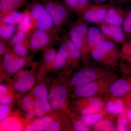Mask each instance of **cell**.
<instances>
[{
  "mask_svg": "<svg viewBox=\"0 0 131 131\" xmlns=\"http://www.w3.org/2000/svg\"><path fill=\"white\" fill-rule=\"evenodd\" d=\"M91 58L103 68L111 69L119 65L121 59V50L116 43L106 40L90 54Z\"/></svg>",
  "mask_w": 131,
  "mask_h": 131,
  "instance_id": "1",
  "label": "cell"
},
{
  "mask_svg": "<svg viewBox=\"0 0 131 131\" xmlns=\"http://www.w3.org/2000/svg\"><path fill=\"white\" fill-rule=\"evenodd\" d=\"M118 78V75L113 73L84 86L76 87L75 95L81 98L105 95L110 85Z\"/></svg>",
  "mask_w": 131,
  "mask_h": 131,
  "instance_id": "2",
  "label": "cell"
},
{
  "mask_svg": "<svg viewBox=\"0 0 131 131\" xmlns=\"http://www.w3.org/2000/svg\"><path fill=\"white\" fill-rule=\"evenodd\" d=\"M113 73L103 67H89L82 69L74 75L71 83L76 87L84 86Z\"/></svg>",
  "mask_w": 131,
  "mask_h": 131,
  "instance_id": "3",
  "label": "cell"
},
{
  "mask_svg": "<svg viewBox=\"0 0 131 131\" xmlns=\"http://www.w3.org/2000/svg\"><path fill=\"white\" fill-rule=\"evenodd\" d=\"M29 10L32 19L34 28L51 34L54 27H56L50 15L44 5L37 3L34 4Z\"/></svg>",
  "mask_w": 131,
  "mask_h": 131,
  "instance_id": "4",
  "label": "cell"
},
{
  "mask_svg": "<svg viewBox=\"0 0 131 131\" xmlns=\"http://www.w3.org/2000/svg\"><path fill=\"white\" fill-rule=\"evenodd\" d=\"M89 28L83 20H78L71 27L69 33L71 40L81 52L82 57L86 61L87 38Z\"/></svg>",
  "mask_w": 131,
  "mask_h": 131,
  "instance_id": "5",
  "label": "cell"
},
{
  "mask_svg": "<svg viewBox=\"0 0 131 131\" xmlns=\"http://www.w3.org/2000/svg\"><path fill=\"white\" fill-rule=\"evenodd\" d=\"M44 6L50 15L56 27H61L68 21V11L62 4L54 1H48Z\"/></svg>",
  "mask_w": 131,
  "mask_h": 131,
  "instance_id": "6",
  "label": "cell"
},
{
  "mask_svg": "<svg viewBox=\"0 0 131 131\" xmlns=\"http://www.w3.org/2000/svg\"><path fill=\"white\" fill-rule=\"evenodd\" d=\"M131 93V74L126 77L117 78L110 85L105 98H123Z\"/></svg>",
  "mask_w": 131,
  "mask_h": 131,
  "instance_id": "7",
  "label": "cell"
},
{
  "mask_svg": "<svg viewBox=\"0 0 131 131\" xmlns=\"http://www.w3.org/2000/svg\"><path fill=\"white\" fill-rule=\"evenodd\" d=\"M98 25L107 40L122 44L126 41L125 33L122 27L110 25L104 21Z\"/></svg>",
  "mask_w": 131,
  "mask_h": 131,
  "instance_id": "8",
  "label": "cell"
},
{
  "mask_svg": "<svg viewBox=\"0 0 131 131\" xmlns=\"http://www.w3.org/2000/svg\"><path fill=\"white\" fill-rule=\"evenodd\" d=\"M109 7L107 5H91L83 14V20L87 23L98 25L104 21Z\"/></svg>",
  "mask_w": 131,
  "mask_h": 131,
  "instance_id": "9",
  "label": "cell"
},
{
  "mask_svg": "<svg viewBox=\"0 0 131 131\" xmlns=\"http://www.w3.org/2000/svg\"><path fill=\"white\" fill-rule=\"evenodd\" d=\"M28 35L29 45L34 50L44 48L51 42V34L37 28L32 29Z\"/></svg>",
  "mask_w": 131,
  "mask_h": 131,
  "instance_id": "10",
  "label": "cell"
},
{
  "mask_svg": "<svg viewBox=\"0 0 131 131\" xmlns=\"http://www.w3.org/2000/svg\"><path fill=\"white\" fill-rule=\"evenodd\" d=\"M79 102L80 113L82 115H86L98 112L105 106V99L100 96H96L82 98Z\"/></svg>",
  "mask_w": 131,
  "mask_h": 131,
  "instance_id": "11",
  "label": "cell"
},
{
  "mask_svg": "<svg viewBox=\"0 0 131 131\" xmlns=\"http://www.w3.org/2000/svg\"><path fill=\"white\" fill-rule=\"evenodd\" d=\"M68 90L65 87L59 86L52 90L48 96V100L51 107L58 109L62 107L66 101Z\"/></svg>",
  "mask_w": 131,
  "mask_h": 131,
  "instance_id": "12",
  "label": "cell"
},
{
  "mask_svg": "<svg viewBox=\"0 0 131 131\" xmlns=\"http://www.w3.org/2000/svg\"><path fill=\"white\" fill-rule=\"evenodd\" d=\"M107 40L99 28L91 26L89 28L87 38V51L88 54L96 47Z\"/></svg>",
  "mask_w": 131,
  "mask_h": 131,
  "instance_id": "13",
  "label": "cell"
},
{
  "mask_svg": "<svg viewBox=\"0 0 131 131\" xmlns=\"http://www.w3.org/2000/svg\"><path fill=\"white\" fill-rule=\"evenodd\" d=\"M105 108L109 115L118 116L124 113L127 107L124 98L108 97L105 99Z\"/></svg>",
  "mask_w": 131,
  "mask_h": 131,
  "instance_id": "14",
  "label": "cell"
},
{
  "mask_svg": "<svg viewBox=\"0 0 131 131\" xmlns=\"http://www.w3.org/2000/svg\"><path fill=\"white\" fill-rule=\"evenodd\" d=\"M32 131H58L61 126L50 117H42L35 120L31 125Z\"/></svg>",
  "mask_w": 131,
  "mask_h": 131,
  "instance_id": "15",
  "label": "cell"
},
{
  "mask_svg": "<svg viewBox=\"0 0 131 131\" xmlns=\"http://www.w3.org/2000/svg\"><path fill=\"white\" fill-rule=\"evenodd\" d=\"M126 13L119 7H110L104 21L113 25L121 26L124 24Z\"/></svg>",
  "mask_w": 131,
  "mask_h": 131,
  "instance_id": "16",
  "label": "cell"
},
{
  "mask_svg": "<svg viewBox=\"0 0 131 131\" xmlns=\"http://www.w3.org/2000/svg\"><path fill=\"white\" fill-rule=\"evenodd\" d=\"M115 115H109L99 121L93 126V130L95 131H116V125L113 122Z\"/></svg>",
  "mask_w": 131,
  "mask_h": 131,
  "instance_id": "17",
  "label": "cell"
},
{
  "mask_svg": "<svg viewBox=\"0 0 131 131\" xmlns=\"http://www.w3.org/2000/svg\"><path fill=\"white\" fill-rule=\"evenodd\" d=\"M69 9L75 13L82 14L91 6L90 0H64Z\"/></svg>",
  "mask_w": 131,
  "mask_h": 131,
  "instance_id": "18",
  "label": "cell"
},
{
  "mask_svg": "<svg viewBox=\"0 0 131 131\" xmlns=\"http://www.w3.org/2000/svg\"><path fill=\"white\" fill-rule=\"evenodd\" d=\"M109 115L106 112L105 107L98 112L86 115H82L81 119L89 126H93L99 121Z\"/></svg>",
  "mask_w": 131,
  "mask_h": 131,
  "instance_id": "19",
  "label": "cell"
},
{
  "mask_svg": "<svg viewBox=\"0 0 131 131\" xmlns=\"http://www.w3.org/2000/svg\"><path fill=\"white\" fill-rule=\"evenodd\" d=\"M23 13L17 10H13L7 13L1 14V23L8 25H19L22 20Z\"/></svg>",
  "mask_w": 131,
  "mask_h": 131,
  "instance_id": "20",
  "label": "cell"
},
{
  "mask_svg": "<svg viewBox=\"0 0 131 131\" xmlns=\"http://www.w3.org/2000/svg\"><path fill=\"white\" fill-rule=\"evenodd\" d=\"M26 0H1L0 12L1 14L7 13L16 10L22 6Z\"/></svg>",
  "mask_w": 131,
  "mask_h": 131,
  "instance_id": "21",
  "label": "cell"
},
{
  "mask_svg": "<svg viewBox=\"0 0 131 131\" xmlns=\"http://www.w3.org/2000/svg\"><path fill=\"white\" fill-rule=\"evenodd\" d=\"M33 28L32 20L29 10H26L23 13V18L18 26V31L28 35Z\"/></svg>",
  "mask_w": 131,
  "mask_h": 131,
  "instance_id": "22",
  "label": "cell"
},
{
  "mask_svg": "<svg viewBox=\"0 0 131 131\" xmlns=\"http://www.w3.org/2000/svg\"><path fill=\"white\" fill-rule=\"evenodd\" d=\"M35 83V78L29 75L26 77L19 78L15 84L14 88L17 91L26 92L30 90Z\"/></svg>",
  "mask_w": 131,
  "mask_h": 131,
  "instance_id": "23",
  "label": "cell"
},
{
  "mask_svg": "<svg viewBox=\"0 0 131 131\" xmlns=\"http://www.w3.org/2000/svg\"><path fill=\"white\" fill-rule=\"evenodd\" d=\"M16 28L15 26L1 23L0 36L1 39L7 41L10 40L15 34Z\"/></svg>",
  "mask_w": 131,
  "mask_h": 131,
  "instance_id": "24",
  "label": "cell"
},
{
  "mask_svg": "<svg viewBox=\"0 0 131 131\" xmlns=\"http://www.w3.org/2000/svg\"><path fill=\"white\" fill-rule=\"evenodd\" d=\"M21 126L20 122L14 118H8L3 122L1 126L2 131H18L21 129Z\"/></svg>",
  "mask_w": 131,
  "mask_h": 131,
  "instance_id": "25",
  "label": "cell"
},
{
  "mask_svg": "<svg viewBox=\"0 0 131 131\" xmlns=\"http://www.w3.org/2000/svg\"><path fill=\"white\" fill-rule=\"evenodd\" d=\"M64 40L66 42L70 51L71 61L74 62L78 61L82 57L81 52L75 45L72 40H71L70 37L66 38Z\"/></svg>",
  "mask_w": 131,
  "mask_h": 131,
  "instance_id": "26",
  "label": "cell"
},
{
  "mask_svg": "<svg viewBox=\"0 0 131 131\" xmlns=\"http://www.w3.org/2000/svg\"><path fill=\"white\" fill-rule=\"evenodd\" d=\"M117 117L118 118L116 125V131H129V123L126 110L124 113L119 115Z\"/></svg>",
  "mask_w": 131,
  "mask_h": 131,
  "instance_id": "27",
  "label": "cell"
},
{
  "mask_svg": "<svg viewBox=\"0 0 131 131\" xmlns=\"http://www.w3.org/2000/svg\"><path fill=\"white\" fill-rule=\"evenodd\" d=\"M25 64L26 61L24 59L21 58H15L12 63L5 68L8 73H16L23 68Z\"/></svg>",
  "mask_w": 131,
  "mask_h": 131,
  "instance_id": "28",
  "label": "cell"
},
{
  "mask_svg": "<svg viewBox=\"0 0 131 131\" xmlns=\"http://www.w3.org/2000/svg\"><path fill=\"white\" fill-rule=\"evenodd\" d=\"M27 35L24 33L18 31L10 39L9 42L10 45L14 47L17 45L22 43L27 38Z\"/></svg>",
  "mask_w": 131,
  "mask_h": 131,
  "instance_id": "29",
  "label": "cell"
},
{
  "mask_svg": "<svg viewBox=\"0 0 131 131\" xmlns=\"http://www.w3.org/2000/svg\"><path fill=\"white\" fill-rule=\"evenodd\" d=\"M28 45H29L28 38H27L25 40H24L22 43L17 45L14 47L15 52L20 56L21 57L25 56L27 53V46Z\"/></svg>",
  "mask_w": 131,
  "mask_h": 131,
  "instance_id": "30",
  "label": "cell"
},
{
  "mask_svg": "<svg viewBox=\"0 0 131 131\" xmlns=\"http://www.w3.org/2000/svg\"><path fill=\"white\" fill-rule=\"evenodd\" d=\"M34 95L40 100L48 98L47 89L43 84H40L36 87L34 91Z\"/></svg>",
  "mask_w": 131,
  "mask_h": 131,
  "instance_id": "31",
  "label": "cell"
},
{
  "mask_svg": "<svg viewBox=\"0 0 131 131\" xmlns=\"http://www.w3.org/2000/svg\"><path fill=\"white\" fill-rule=\"evenodd\" d=\"M33 109L35 115L38 117H43L45 112L42 106L41 101L38 98H37L34 102Z\"/></svg>",
  "mask_w": 131,
  "mask_h": 131,
  "instance_id": "32",
  "label": "cell"
},
{
  "mask_svg": "<svg viewBox=\"0 0 131 131\" xmlns=\"http://www.w3.org/2000/svg\"><path fill=\"white\" fill-rule=\"evenodd\" d=\"M122 28L125 34L131 35V8L126 14Z\"/></svg>",
  "mask_w": 131,
  "mask_h": 131,
  "instance_id": "33",
  "label": "cell"
},
{
  "mask_svg": "<svg viewBox=\"0 0 131 131\" xmlns=\"http://www.w3.org/2000/svg\"><path fill=\"white\" fill-rule=\"evenodd\" d=\"M67 61V59L59 52L57 53L56 56L52 64L54 67L56 69H61L65 66Z\"/></svg>",
  "mask_w": 131,
  "mask_h": 131,
  "instance_id": "34",
  "label": "cell"
},
{
  "mask_svg": "<svg viewBox=\"0 0 131 131\" xmlns=\"http://www.w3.org/2000/svg\"><path fill=\"white\" fill-rule=\"evenodd\" d=\"M59 52L67 59V61H72L70 51L64 40L63 41L62 43L60 46Z\"/></svg>",
  "mask_w": 131,
  "mask_h": 131,
  "instance_id": "35",
  "label": "cell"
},
{
  "mask_svg": "<svg viewBox=\"0 0 131 131\" xmlns=\"http://www.w3.org/2000/svg\"><path fill=\"white\" fill-rule=\"evenodd\" d=\"M121 50V57L131 58V39L122 44Z\"/></svg>",
  "mask_w": 131,
  "mask_h": 131,
  "instance_id": "36",
  "label": "cell"
},
{
  "mask_svg": "<svg viewBox=\"0 0 131 131\" xmlns=\"http://www.w3.org/2000/svg\"><path fill=\"white\" fill-rule=\"evenodd\" d=\"M57 53L56 50L54 49H49L45 53L44 60L46 63L51 64L53 63L56 58Z\"/></svg>",
  "mask_w": 131,
  "mask_h": 131,
  "instance_id": "37",
  "label": "cell"
},
{
  "mask_svg": "<svg viewBox=\"0 0 131 131\" xmlns=\"http://www.w3.org/2000/svg\"><path fill=\"white\" fill-rule=\"evenodd\" d=\"M74 127L77 131H92L90 127L86 125L81 120H78L74 123Z\"/></svg>",
  "mask_w": 131,
  "mask_h": 131,
  "instance_id": "38",
  "label": "cell"
},
{
  "mask_svg": "<svg viewBox=\"0 0 131 131\" xmlns=\"http://www.w3.org/2000/svg\"><path fill=\"white\" fill-rule=\"evenodd\" d=\"M10 109L7 105H2L0 106V122L2 123L8 118Z\"/></svg>",
  "mask_w": 131,
  "mask_h": 131,
  "instance_id": "39",
  "label": "cell"
},
{
  "mask_svg": "<svg viewBox=\"0 0 131 131\" xmlns=\"http://www.w3.org/2000/svg\"><path fill=\"white\" fill-rule=\"evenodd\" d=\"M121 59L125 63L123 68L125 70V72L128 74H131V58L127 57H121Z\"/></svg>",
  "mask_w": 131,
  "mask_h": 131,
  "instance_id": "40",
  "label": "cell"
},
{
  "mask_svg": "<svg viewBox=\"0 0 131 131\" xmlns=\"http://www.w3.org/2000/svg\"><path fill=\"white\" fill-rule=\"evenodd\" d=\"M22 103L24 108L27 110L33 107L34 102L31 98L29 97H26L23 99Z\"/></svg>",
  "mask_w": 131,
  "mask_h": 131,
  "instance_id": "41",
  "label": "cell"
},
{
  "mask_svg": "<svg viewBox=\"0 0 131 131\" xmlns=\"http://www.w3.org/2000/svg\"><path fill=\"white\" fill-rule=\"evenodd\" d=\"M15 58L12 54H5L3 59V66L4 67L6 68L9 66Z\"/></svg>",
  "mask_w": 131,
  "mask_h": 131,
  "instance_id": "42",
  "label": "cell"
},
{
  "mask_svg": "<svg viewBox=\"0 0 131 131\" xmlns=\"http://www.w3.org/2000/svg\"><path fill=\"white\" fill-rule=\"evenodd\" d=\"M40 101L45 112H50L51 109V107L48 101V98L42 99L40 100Z\"/></svg>",
  "mask_w": 131,
  "mask_h": 131,
  "instance_id": "43",
  "label": "cell"
},
{
  "mask_svg": "<svg viewBox=\"0 0 131 131\" xmlns=\"http://www.w3.org/2000/svg\"><path fill=\"white\" fill-rule=\"evenodd\" d=\"M0 102L2 105H7L12 103V98L8 96H1Z\"/></svg>",
  "mask_w": 131,
  "mask_h": 131,
  "instance_id": "44",
  "label": "cell"
},
{
  "mask_svg": "<svg viewBox=\"0 0 131 131\" xmlns=\"http://www.w3.org/2000/svg\"><path fill=\"white\" fill-rule=\"evenodd\" d=\"M126 113L129 123V131H131V110L128 106L126 109Z\"/></svg>",
  "mask_w": 131,
  "mask_h": 131,
  "instance_id": "45",
  "label": "cell"
},
{
  "mask_svg": "<svg viewBox=\"0 0 131 131\" xmlns=\"http://www.w3.org/2000/svg\"><path fill=\"white\" fill-rule=\"evenodd\" d=\"M5 41H6L2 39H1V42H0V55L1 56L3 55L6 50V45Z\"/></svg>",
  "mask_w": 131,
  "mask_h": 131,
  "instance_id": "46",
  "label": "cell"
},
{
  "mask_svg": "<svg viewBox=\"0 0 131 131\" xmlns=\"http://www.w3.org/2000/svg\"><path fill=\"white\" fill-rule=\"evenodd\" d=\"M122 98H124L127 105L131 110V94Z\"/></svg>",
  "mask_w": 131,
  "mask_h": 131,
  "instance_id": "47",
  "label": "cell"
},
{
  "mask_svg": "<svg viewBox=\"0 0 131 131\" xmlns=\"http://www.w3.org/2000/svg\"><path fill=\"white\" fill-rule=\"evenodd\" d=\"M35 115L33 107L27 110L26 116L27 118L31 119Z\"/></svg>",
  "mask_w": 131,
  "mask_h": 131,
  "instance_id": "48",
  "label": "cell"
},
{
  "mask_svg": "<svg viewBox=\"0 0 131 131\" xmlns=\"http://www.w3.org/2000/svg\"><path fill=\"white\" fill-rule=\"evenodd\" d=\"M7 88L5 85H1L0 86V94L1 96H2L4 94L6 93Z\"/></svg>",
  "mask_w": 131,
  "mask_h": 131,
  "instance_id": "49",
  "label": "cell"
},
{
  "mask_svg": "<svg viewBox=\"0 0 131 131\" xmlns=\"http://www.w3.org/2000/svg\"><path fill=\"white\" fill-rule=\"evenodd\" d=\"M29 75V74L27 72H26V71H22V72H20L19 73L18 76L19 78H20L26 77L27 76Z\"/></svg>",
  "mask_w": 131,
  "mask_h": 131,
  "instance_id": "50",
  "label": "cell"
},
{
  "mask_svg": "<svg viewBox=\"0 0 131 131\" xmlns=\"http://www.w3.org/2000/svg\"><path fill=\"white\" fill-rule=\"evenodd\" d=\"M25 130L26 131H32L31 129V126H27L25 127Z\"/></svg>",
  "mask_w": 131,
  "mask_h": 131,
  "instance_id": "51",
  "label": "cell"
},
{
  "mask_svg": "<svg viewBox=\"0 0 131 131\" xmlns=\"http://www.w3.org/2000/svg\"><path fill=\"white\" fill-rule=\"evenodd\" d=\"M92 1L95 2L101 3L104 2L106 1V0H92Z\"/></svg>",
  "mask_w": 131,
  "mask_h": 131,
  "instance_id": "52",
  "label": "cell"
},
{
  "mask_svg": "<svg viewBox=\"0 0 131 131\" xmlns=\"http://www.w3.org/2000/svg\"></svg>",
  "mask_w": 131,
  "mask_h": 131,
  "instance_id": "53",
  "label": "cell"
}]
</instances>
